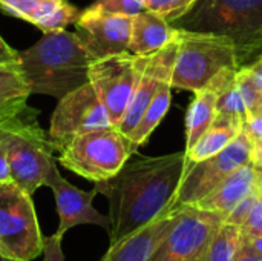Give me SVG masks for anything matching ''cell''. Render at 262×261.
Instances as JSON below:
<instances>
[{
  "label": "cell",
  "instance_id": "cell-3",
  "mask_svg": "<svg viewBox=\"0 0 262 261\" xmlns=\"http://www.w3.org/2000/svg\"><path fill=\"white\" fill-rule=\"evenodd\" d=\"M172 25L230 38L239 66L262 52V0H198Z\"/></svg>",
  "mask_w": 262,
  "mask_h": 261
},
{
  "label": "cell",
  "instance_id": "cell-22",
  "mask_svg": "<svg viewBox=\"0 0 262 261\" xmlns=\"http://www.w3.org/2000/svg\"><path fill=\"white\" fill-rule=\"evenodd\" d=\"M66 2L69 0H0V9L38 28Z\"/></svg>",
  "mask_w": 262,
  "mask_h": 261
},
{
  "label": "cell",
  "instance_id": "cell-15",
  "mask_svg": "<svg viewBox=\"0 0 262 261\" xmlns=\"http://www.w3.org/2000/svg\"><path fill=\"white\" fill-rule=\"evenodd\" d=\"M238 69H224L207 86L195 91V98L186 115V151L190 149L213 123L216 117L218 98L235 82Z\"/></svg>",
  "mask_w": 262,
  "mask_h": 261
},
{
  "label": "cell",
  "instance_id": "cell-33",
  "mask_svg": "<svg viewBox=\"0 0 262 261\" xmlns=\"http://www.w3.org/2000/svg\"><path fill=\"white\" fill-rule=\"evenodd\" d=\"M3 182H12V178H11V172H9V166L6 162L3 146L0 143V183H3Z\"/></svg>",
  "mask_w": 262,
  "mask_h": 261
},
{
  "label": "cell",
  "instance_id": "cell-32",
  "mask_svg": "<svg viewBox=\"0 0 262 261\" xmlns=\"http://www.w3.org/2000/svg\"><path fill=\"white\" fill-rule=\"evenodd\" d=\"M11 62H18V51L9 46L0 35V63H11Z\"/></svg>",
  "mask_w": 262,
  "mask_h": 261
},
{
  "label": "cell",
  "instance_id": "cell-4",
  "mask_svg": "<svg viewBox=\"0 0 262 261\" xmlns=\"http://www.w3.org/2000/svg\"><path fill=\"white\" fill-rule=\"evenodd\" d=\"M38 111L29 105L15 115L0 122L3 146L12 182L32 195L45 186L51 168L57 163L55 148L37 122Z\"/></svg>",
  "mask_w": 262,
  "mask_h": 261
},
{
  "label": "cell",
  "instance_id": "cell-21",
  "mask_svg": "<svg viewBox=\"0 0 262 261\" xmlns=\"http://www.w3.org/2000/svg\"><path fill=\"white\" fill-rule=\"evenodd\" d=\"M170 100H172V85H170V78H167L163 82L158 92L155 94L150 105L147 106L144 115L141 117L140 123L129 135L135 151L141 145H144L147 142V138L150 137V134L158 128V125L161 123V120L164 118V115L169 111Z\"/></svg>",
  "mask_w": 262,
  "mask_h": 261
},
{
  "label": "cell",
  "instance_id": "cell-8",
  "mask_svg": "<svg viewBox=\"0 0 262 261\" xmlns=\"http://www.w3.org/2000/svg\"><path fill=\"white\" fill-rule=\"evenodd\" d=\"M252 148L253 142L243 129L239 135L218 154L196 163H186L172 208L196 205L232 172L252 162Z\"/></svg>",
  "mask_w": 262,
  "mask_h": 261
},
{
  "label": "cell",
  "instance_id": "cell-26",
  "mask_svg": "<svg viewBox=\"0 0 262 261\" xmlns=\"http://www.w3.org/2000/svg\"><path fill=\"white\" fill-rule=\"evenodd\" d=\"M258 192H256V188H255V191L253 192H250L244 200H241L232 211H230V214L226 217V223H229V225H235V226H243L244 225V222L249 218V215H250V212H252V209L255 208V205L258 203Z\"/></svg>",
  "mask_w": 262,
  "mask_h": 261
},
{
  "label": "cell",
  "instance_id": "cell-36",
  "mask_svg": "<svg viewBox=\"0 0 262 261\" xmlns=\"http://www.w3.org/2000/svg\"><path fill=\"white\" fill-rule=\"evenodd\" d=\"M256 192H258V198H259V202L262 203V169H261V177H259V180H258V183H256Z\"/></svg>",
  "mask_w": 262,
  "mask_h": 261
},
{
  "label": "cell",
  "instance_id": "cell-31",
  "mask_svg": "<svg viewBox=\"0 0 262 261\" xmlns=\"http://www.w3.org/2000/svg\"><path fill=\"white\" fill-rule=\"evenodd\" d=\"M244 66L247 68V71L250 74V78L253 80L255 86L262 92V54L258 55V58L253 63L244 65Z\"/></svg>",
  "mask_w": 262,
  "mask_h": 261
},
{
  "label": "cell",
  "instance_id": "cell-28",
  "mask_svg": "<svg viewBox=\"0 0 262 261\" xmlns=\"http://www.w3.org/2000/svg\"><path fill=\"white\" fill-rule=\"evenodd\" d=\"M244 132L249 135V138L256 143L262 140V114L261 112H252L244 118L243 123Z\"/></svg>",
  "mask_w": 262,
  "mask_h": 261
},
{
  "label": "cell",
  "instance_id": "cell-27",
  "mask_svg": "<svg viewBox=\"0 0 262 261\" xmlns=\"http://www.w3.org/2000/svg\"><path fill=\"white\" fill-rule=\"evenodd\" d=\"M61 240L63 237L52 234L49 237H45L43 243V260L41 261H64V254L61 249Z\"/></svg>",
  "mask_w": 262,
  "mask_h": 261
},
{
  "label": "cell",
  "instance_id": "cell-23",
  "mask_svg": "<svg viewBox=\"0 0 262 261\" xmlns=\"http://www.w3.org/2000/svg\"><path fill=\"white\" fill-rule=\"evenodd\" d=\"M243 243V231L239 226L223 223L209 240L203 261H232Z\"/></svg>",
  "mask_w": 262,
  "mask_h": 261
},
{
  "label": "cell",
  "instance_id": "cell-10",
  "mask_svg": "<svg viewBox=\"0 0 262 261\" xmlns=\"http://www.w3.org/2000/svg\"><path fill=\"white\" fill-rule=\"evenodd\" d=\"M170 211L175 212V223L147 261H190L204 252L215 231L224 223L221 214L193 205Z\"/></svg>",
  "mask_w": 262,
  "mask_h": 261
},
{
  "label": "cell",
  "instance_id": "cell-18",
  "mask_svg": "<svg viewBox=\"0 0 262 261\" xmlns=\"http://www.w3.org/2000/svg\"><path fill=\"white\" fill-rule=\"evenodd\" d=\"M177 34V28L154 11L144 9L132 18L127 52L150 57L163 49Z\"/></svg>",
  "mask_w": 262,
  "mask_h": 261
},
{
  "label": "cell",
  "instance_id": "cell-38",
  "mask_svg": "<svg viewBox=\"0 0 262 261\" xmlns=\"http://www.w3.org/2000/svg\"><path fill=\"white\" fill-rule=\"evenodd\" d=\"M190 261H203V254H201V255H198V257H195V258H192Z\"/></svg>",
  "mask_w": 262,
  "mask_h": 261
},
{
  "label": "cell",
  "instance_id": "cell-37",
  "mask_svg": "<svg viewBox=\"0 0 262 261\" xmlns=\"http://www.w3.org/2000/svg\"><path fill=\"white\" fill-rule=\"evenodd\" d=\"M255 112H261L262 114V92H261V97H259V103H258V108H256V111Z\"/></svg>",
  "mask_w": 262,
  "mask_h": 261
},
{
  "label": "cell",
  "instance_id": "cell-12",
  "mask_svg": "<svg viewBox=\"0 0 262 261\" xmlns=\"http://www.w3.org/2000/svg\"><path fill=\"white\" fill-rule=\"evenodd\" d=\"M132 18L86 8L74 23L75 34L92 60L117 55L127 52Z\"/></svg>",
  "mask_w": 262,
  "mask_h": 261
},
{
  "label": "cell",
  "instance_id": "cell-30",
  "mask_svg": "<svg viewBox=\"0 0 262 261\" xmlns=\"http://www.w3.org/2000/svg\"><path fill=\"white\" fill-rule=\"evenodd\" d=\"M232 261H262V255H259L253 248H250L244 240L238 249V252L235 254Z\"/></svg>",
  "mask_w": 262,
  "mask_h": 261
},
{
  "label": "cell",
  "instance_id": "cell-20",
  "mask_svg": "<svg viewBox=\"0 0 262 261\" xmlns=\"http://www.w3.org/2000/svg\"><path fill=\"white\" fill-rule=\"evenodd\" d=\"M29 95L20 63H0V122L23 111Z\"/></svg>",
  "mask_w": 262,
  "mask_h": 261
},
{
  "label": "cell",
  "instance_id": "cell-25",
  "mask_svg": "<svg viewBox=\"0 0 262 261\" xmlns=\"http://www.w3.org/2000/svg\"><path fill=\"white\" fill-rule=\"evenodd\" d=\"M89 8L107 14H118L127 17H135L137 14L146 9L144 0H95Z\"/></svg>",
  "mask_w": 262,
  "mask_h": 261
},
{
  "label": "cell",
  "instance_id": "cell-11",
  "mask_svg": "<svg viewBox=\"0 0 262 261\" xmlns=\"http://www.w3.org/2000/svg\"><path fill=\"white\" fill-rule=\"evenodd\" d=\"M107 126H112L109 115L94 86L88 82L58 100L48 135L55 151L60 152L77 135Z\"/></svg>",
  "mask_w": 262,
  "mask_h": 261
},
{
  "label": "cell",
  "instance_id": "cell-39",
  "mask_svg": "<svg viewBox=\"0 0 262 261\" xmlns=\"http://www.w3.org/2000/svg\"><path fill=\"white\" fill-rule=\"evenodd\" d=\"M0 261H6V260H5V258H3V257L0 255Z\"/></svg>",
  "mask_w": 262,
  "mask_h": 261
},
{
  "label": "cell",
  "instance_id": "cell-19",
  "mask_svg": "<svg viewBox=\"0 0 262 261\" xmlns=\"http://www.w3.org/2000/svg\"><path fill=\"white\" fill-rule=\"evenodd\" d=\"M243 118L216 114L210 128L186 152V163H196L209 158L230 145L243 131Z\"/></svg>",
  "mask_w": 262,
  "mask_h": 261
},
{
  "label": "cell",
  "instance_id": "cell-9",
  "mask_svg": "<svg viewBox=\"0 0 262 261\" xmlns=\"http://www.w3.org/2000/svg\"><path fill=\"white\" fill-rule=\"evenodd\" d=\"M146 57L121 52L92 60L89 65V83L103 103L111 125L118 128L135 91Z\"/></svg>",
  "mask_w": 262,
  "mask_h": 261
},
{
  "label": "cell",
  "instance_id": "cell-24",
  "mask_svg": "<svg viewBox=\"0 0 262 261\" xmlns=\"http://www.w3.org/2000/svg\"><path fill=\"white\" fill-rule=\"evenodd\" d=\"M198 0H144V6L149 11L157 12L169 23L181 18Z\"/></svg>",
  "mask_w": 262,
  "mask_h": 261
},
{
  "label": "cell",
  "instance_id": "cell-2",
  "mask_svg": "<svg viewBox=\"0 0 262 261\" xmlns=\"http://www.w3.org/2000/svg\"><path fill=\"white\" fill-rule=\"evenodd\" d=\"M92 58L75 32H46L31 48L18 52V63L31 94L57 100L89 82Z\"/></svg>",
  "mask_w": 262,
  "mask_h": 261
},
{
  "label": "cell",
  "instance_id": "cell-17",
  "mask_svg": "<svg viewBox=\"0 0 262 261\" xmlns=\"http://www.w3.org/2000/svg\"><path fill=\"white\" fill-rule=\"evenodd\" d=\"M261 177V168L255 166L252 162L241 166L235 172H232L226 180H223L209 195L200 200L196 208L204 211L218 212L224 217L230 214V211L244 200L250 192L255 191L256 183Z\"/></svg>",
  "mask_w": 262,
  "mask_h": 261
},
{
  "label": "cell",
  "instance_id": "cell-6",
  "mask_svg": "<svg viewBox=\"0 0 262 261\" xmlns=\"http://www.w3.org/2000/svg\"><path fill=\"white\" fill-rule=\"evenodd\" d=\"M134 154L137 151L130 138L118 128L107 126L77 135L60 151L57 162L68 171L100 183L117 175Z\"/></svg>",
  "mask_w": 262,
  "mask_h": 261
},
{
  "label": "cell",
  "instance_id": "cell-34",
  "mask_svg": "<svg viewBox=\"0 0 262 261\" xmlns=\"http://www.w3.org/2000/svg\"><path fill=\"white\" fill-rule=\"evenodd\" d=\"M243 240L262 255V234H243Z\"/></svg>",
  "mask_w": 262,
  "mask_h": 261
},
{
  "label": "cell",
  "instance_id": "cell-1",
  "mask_svg": "<svg viewBox=\"0 0 262 261\" xmlns=\"http://www.w3.org/2000/svg\"><path fill=\"white\" fill-rule=\"evenodd\" d=\"M184 168L186 152L129 158L117 175L95 183L109 202L111 245L170 211Z\"/></svg>",
  "mask_w": 262,
  "mask_h": 261
},
{
  "label": "cell",
  "instance_id": "cell-40",
  "mask_svg": "<svg viewBox=\"0 0 262 261\" xmlns=\"http://www.w3.org/2000/svg\"><path fill=\"white\" fill-rule=\"evenodd\" d=\"M261 54H262V52H261Z\"/></svg>",
  "mask_w": 262,
  "mask_h": 261
},
{
  "label": "cell",
  "instance_id": "cell-7",
  "mask_svg": "<svg viewBox=\"0 0 262 261\" xmlns=\"http://www.w3.org/2000/svg\"><path fill=\"white\" fill-rule=\"evenodd\" d=\"M32 195L14 182L0 183V255L6 261H32L43 252Z\"/></svg>",
  "mask_w": 262,
  "mask_h": 261
},
{
  "label": "cell",
  "instance_id": "cell-14",
  "mask_svg": "<svg viewBox=\"0 0 262 261\" xmlns=\"http://www.w3.org/2000/svg\"><path fill=\"white\" fill-rule=\"evenodd\" d=\"M177 48H178V42H177V34H175V37L163 49H160L150 57H146L144 66L138 77L129 106L124 112L121 123L118 125V129L124 135L129 137L132 134V131L140 123L141 117L144 115L147 106L150 105L152 98L158 92L163 82L172 77V69H173V63L177 57Z\"/></svg>",
  "mask_w": 262,
  "mask_h": 261
},
{
  "label": "cell",
  "instance_id": "cell-29",
  "mask_svg": "<svg viewBox=\"0 0 262 261\" xmlns=\"http://www.w3.org/2000/svg\"><path fill=\"white\" fill-rule=\"evenodd\" d=\"M243 234H262V203L258 200L249 218L241 226Z\"/></svg>",
  "mask_w": 262,
  "mask_h": 261
},
{
  "label": "cell",
  "instance_id": "cell-13",
  "mask_svg": "<svg viewBox=\"0 0 262 261\" xmlns=\"http://www.w3.org/2000/svg\"><path fill=\"white\" fill-rule=\"evenodd\" d=\"M45 186H48L52 191L58 214V228L54 234L63 237L68 231L81 225H95L103 228L109 234V215H103L92 205L94 198L98 195L95 186L92 191L78 189L60 175L57 163L51 168Z\"/></svg>",
  "mask_w": 262,
  "mask_h": 261
},
{
  "label": "cell",
  "instance_id": "cell-35",
  "mask_svg": "<svg viewBox=\"0 0 262 261\" xmlns=\"http://www.w3.org/2000/svg\"><path fill=\"white\" fill-rule=\"evenodd\" d=\"M252 163L262 169V140L253 143V148H252Z\"/></svg>",
  "mask_w": 262,
  "mask_h": 261
},
{
  "label": "cell",
  "instance_id": "cell-5",
  "mask_svg": "<svg viewBox=\"0 0 262 261\" xmlns=\"http://www.w3.org/2000/svg\"><path fill=\"white\" fill-rule=\"evenodd\" d=\"M177 42L172 88L195 92L207 86L221 71L241 68L236 48L227 37L177 28Z\"/></svg>",
  "mask_w": 262,
  "mask_h": 261
},
{
  "label": "cell",
  "instance_id": "cell-16",
  "mask_svg": "<svg viewBox=\"0 0 262 261\" xmlns=\"http://www.w3.org/2000/svg\"><path fill=\"white\" fill-rule=\"evenodd\" d=\"M173 223L175 212L169 211L140 231L112 243L101 261H147L158 245L166 238Z\"/></svg>",
  "mask_w": 262,
  "mask_h": 261
}]
</instances>
